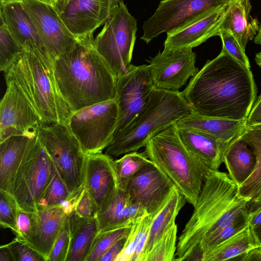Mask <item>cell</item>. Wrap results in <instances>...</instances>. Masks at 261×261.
Listing matches in <instances>:
<instances>
[{
    "label": "cell",
    "mask_w": 261,
    "mask_h": 261,
    "mask_svg": "<svg viewBox=\"0 0 261 261\" xmlns=\"http://www.w3.org/2000/svg\"><path fill=\"white\" fill-rule=\"evenodd\" d=\"M257 91L250 68L222 49L191 78L181 92L193 113L247 121L256 99Z\"/></svg>",
    "instance_id": "cell-1"
},
{
    "label": "cell",
    "mask_w": 261,
    "mask_h": 261,
    "mask_svg": "<svg viewBox=\"0 0 261 261\" xmlns=\"http://www.w3.org/2000/svg\"><path fill=\"white\" fill-rule=\"evenodd\" d=\"M94 38L77 40L54 61L58 88L72 112L116 98V77L95 49Z\"/></svg>",
    "instance_id": "cell-2"
},
{
    "label": "cell",
    "mask_w": 261,
    "mask_h": 261,
    "mask_svg": "<svg viewBox=\"0 0 261 261\" xmlns=\"http://www.w3.org/2000/svg\"><path fill=\"white\" fill-rule=\"evenodd\" d=\"M238 192V185L226 173L208 170L192 214L178 239L175 260H188L206 236L247 215L248 201Z\"/></svg>",
    "instance_id": "cell-3"
},
{
    "label": "cell",
    "mask_w": 261,
    "mask_h": 261,
    "mask_svg": "<svg viewBox=\"0 0 261 261\" xmlns=\"http://www.w3.org/2000/svg\"><path fill=\"white\" fill-rule=\"evenodd\" d=\"M5 72L6 82H14L22 90L43 124L67 125L72 111L58 88L54 60L46 51L31 41Z\"/></svg>",
    "instance_id": "cell-4"
},
{
    "label": "cell",
    "mask_w": 261,
    "mask_h": 261,
    "mask_svg": "<svg viewBox=\"0 0 261 261\" xmlns=\"http://www.w3.org/2000/svg\"><path fill=\"white\" fill-rule=\"evenodd\" d=\"M192 113L181 92L154 88L139 113L113 136L105 153L113 158L137 151L156 134Z\"/></svg>",
    "instance_id": "cell-5"
},
{
    "label": "cell",
    "mask_w": 261,
    "mask_h": 261,
    "mask_svg": "<svg viewBox=\"0 0 261 261\" xmlns=\"http://www.w3.org/2000/svg\"><path fill=\"white\" fill-rule=\"evenodd\" d=\"M144 152L194 206L210 169L188 150L179 138L175 123L152 137Z\"/></svg>",
    "instance_id": "cell-6"
},
{
    "label": "cell",
    "mask_w": 261,
    "mask_h": 261,
    "mask_svg": "<svg viewBox=\"0 0 261 261\" xmlns=\"http://www.w3.org/2000/svg\"><path fill=\"white\" fill-rule=\"evenodd\" d=\"M38 139L67 186L71 197L84 189L88 154L64 124H41L38 128Z\"/></svg>",
    "instance_id": "cell-7"
},
{
    "label": "cell",
    "mask_w": 261,
    "mask_h": 261,
    "mask_svg": "<svg viewBox=\"0 0 261 261\" xmlns=\"http://www.w3.org/2000/svg\"><path fill=\"white\" fill-rule=\"evenodd\" d=\"M137 20L124 3L119 4L93 40V46L115 77L126 73L137 37Z\"/></svg>",
    "instance_id": "cell-8"
},
{
    "label": "cell",
    "mask_w": 261,
    "mask_h": 261,
    "mask_svg": "<svg viewBox=\"0 0 261 261\" xmlns=\"http://www.w3.org/2000/svg\"><path fill=\"white\" fill-rule=\"evenodd\" d=\"M118 117L116 99L72 112L67 126L89 155L101 153L112 141Z\"/></svg>",
    "instance_id": "cell-9"
},
{
    "label": "cell",
    "mask_w": 261,
    "mask_h": 261,
    "mask_svg": "<svg viewBox=\"0 0 261 261\" xmlns=\"http://www.w3.org/2000/svg\"><path fill=\"white\" fill-rule=\"evenodd\" d=\"M51 160L37 136L29 145L13 182L12 195L21 209L34 213L49 181Z\"/></svg>",
    "instance_id": "cell-10"
},
{
    "label": "cell",
    "mask_w": 261,
    "mask_h": 261,
    "mask_svg": "<svg viewBox=\"0 0 261 261\" xmlns=\"http://www.w3.org/2000/svg\"><path fill=\"white\" fill-rule=\"evenodd\" d=\"M229 0H162L144 21L141 39L148 44L163 33L180 30L228 3Z\"/></svg>",
    "instance_id": "cell-11"
},
{
    "label": "cell",
    "mask_w": 261,
    "mask_h": 261,
    "mask_svg": "<svg viewBox=\"0 0 261 261\" xmlns=\"http://www.w3.org/2000/svg\"><path fill=\"white\" fill-rule=\"evenodd\" d=\"M154 88L149 65L132 64L126 73L116 77L118 117L114 136L139 113Z\"/></svg>",
    "instance_id": "cell-12"
},
{
    "label": "cell",
    "mask_w": 261,
    "mask_h": 261,
    "mask_svg": "<svg viewBox=\"0 0 261 261\" xmlns=\"http://www.w3.org/2000/svg\"><path fill=\"white\" fill-rule=\"evenodd\" d=\"M7 88L0 103V141L12 136L35 137L42 124L27 98L13 81L6 82Z\"/></svg>",
    "instance_id": "cell-13"
},
{
    "label": "cell",
    "mask_w": 261,
    "mask_h": 261,
    "mask_svg": "<svg viewBox=\"0 0 261 261\" xmlns=\"http://www.w3.org/2000/svg\"><path fill=\"white\" fill-rule=\"evenodd\" d=\"M46 50L53 60L71 49L77 40L57 10L39 0H21Z\"/></svg>",
    "instance_id": "cell-14"
},
{
    "label": "cell",
    "mask_w": 261,
    "mask_h": 261,
    "mask_svg": "<svg viewBox=\"0 0 261 261\" xmlns=\"http://www.w3.org/2000/svg\"><path fill=\"white\" fill-rule=\"evenodd\" d=\"M196 53L191 47L164 48L149 63L154 88L178 91L199 71L195 66Z\"/></svg>",
    "instance_id": "cell-15"
},
{
    "label": "cell",
    "mask_w": 261,
    "mask_h": 261,
    "mask_svg": "<svg viewBox=\"0 0 261 261\" xmlns=\"http://www.w3.org/2000/svg\"><path fill=\"white\" fill-rule=\"evenodd\" d=\"M175 188L172 181L152 162L130 178L126 191L130 202L140 204L154 217Z\"/></svg>",
    "instance_id": "cell-16"
},
{
    "label": "cell",
    "mask_w": 261,
    "mask_h": 261,
    "mask_svg": "<svg viewBox=\"0 0 261 261\" xmlns=\"http://www.w3.org/2000/svg\"><path fill=\"white\" fill-rule=\"evenodd\" d=\"M119 4L115 0H70L58 13L77 40L93 37Z\"/></svg>",
    "instance_id": "cell-17"
},
{
    "label": "cell",
    "mask_w": 261,
    "mask_h": 261,
    "mask_svg": "<svg viewBox=\"0 0 261 261\" xmlns=\"http://www.w3.org/2000/svg\"><path fill=\"white\" fill-rule=\"evenodd\" d=\"M114 161L113 158L102 152L87 156L84 188L97 212L107 203L118 188Z\"/></svg>",
    "instance_id": "cell-18"
},
{
    "label": "cell",
    "mask_w": 261,
    "mask_h": 261,
    "mask_svg": "<svg viewBox=\"0 0 261 261\" xmlns=\"http://www.w3.org/2000/svg\"><path fill=\"white\" fill-rule=\"evenodd\" d=\"M34 214L32 234L25 242L41 253L47 261L54 243L68 215L60 205L38 207Z\"/></svg>",
    "instance_id": "cell-19"
},
{
    "label": "cell",
    "mask_w": 261,
    "mask_h": 261,
    "mask_svg": "<svg viewBox=\"0 0 261 261\" xmlns=\"http://www.w3.org/2000/svg\"><path fill=\"white\" fill-rule=\"evenodd\" d=\"M227 5L228 3L224 5L180 30L167 34V38L164 43V48H193L211 37L218 36L220 26L226 14Z\"/></svg>",
    "instance_id": "cell-20"
},
{
    "label": "cell",
    "mask_w": 261,
    "mask_h": 261,
    "mask_svg": "<svg viewBox=\"0 0 261 261\" xmlns=\"http://www.w3.org/2000/svg\"><path fill=\"white\" fill-rule=\"evenodd\" d=\"M177 130L184 145L196 160L210 169L218 170L230 144L204 132L178 127Z\"/></svg>",
    "instance_id": "cell-21"
},
{
    "label": "cell",
    "mask_w": 261,
    "mask_h": 261,
    "mask_svg": "<svg viewBox=\"0 0 261 261\" xmlns=\"http://www.w3.org/2000/svg\"><path fill=\"white\" fill-rule=\"evenodd\" d=\"M251 7L250 0H229L219 28V31L230 32L244 51L248 41L257 34L259 27L257 19L250 14Z\"/></svg>",
    "instance_id": "cell-22"
},
{
    "label": "cell",
    "mask_w": 261,
    "mask_h": 261,
    "mask_svg": "<svg viewBox=\"0 0 261 261\" xmlns=\"http://www.w3.org/2000/svg\"><path fill=\"white\" fill-rule=\"evenodd\" d=\"M0 18L21 47L31 41L47 52L21 0H0Z\"/></svg>",
    "instance_id": "cell-23"
},
{
    "label": "cell",
    "mask_w": 261,
    "mask_h": 261,
    "mask_svg": "<svg viewBox=\"0 0 261 261\" xmlns=\"http://www.w3.org/2000/svg\"><path fill=\"white\" fill-rule=\"evenodd\" d=\"M178 127L208 133L228 144L241 136L246 129L247 121H238L204 116L192 113L177 120Z\"/></svg>",
    "instance_id": "cell-24"
},
{
    "label": "cell",
    "mask_w": 261,
    "mask_h": 261,
    "mask_svg": "<svg viewBox=\"0 0 261 261\" xmlns=\"http://www.w3.org/2000/svg\"><path fill=\"white\" fill-rule=\"evenodd\" d=\"M68 221L70 244L66 261H85L99 233L96 218H82L73 212Z\"/></svg>",
    "instance_id": "cell-25"
},
{
    "label": "cell",
    "mask_w": 261,
    "mask_h": 261,
    "mask_svg": "<svg viewBox=\"0 0 261 261\" xmlns=\"http://www.w3.org/2000/svg\"><path fill=\"white\" fill-rule=\"evenodd\" d=\"M33 138L12 136L1 142L0 190L12 195L16 174Z\"/></svg>",
    "instance_id": "cell-26"
},
{
    "label": "cell",
    "mask_w": 261,
    "mask_h": 261,
    "mask_svg": "<svg viewBox=\"0 0 261 261\" xmlns=\"http://www.w3.org/2000/svg\"><path fill=\"white\" fill-rule=\"evenodd\" d=\"M187 202L185 197L175 187L152 219L142 261L162 236L175 224L178 214Z\"/></svg>",
    "instance_id": "cell-27"
},
{
    "label": "cell",
    "mask_w": 261,
    "mask_h": 261,
    "mask_svg": "<svg viewBox=\"0 0 261 261\" xmlns=\"http://www.w3.org/2000/svg\"><path fill=\"white\" fill-rule=\"evenodd\" d=\"M248 146L240 137L229 145L224 156L228 175L239 186L250 176L255 167V155Z\"/></svg>",
    "instance_id": "cell-28"
},
{
    "label": "cell",
    "mask_w": 261,
    "mask_h": 261,
    "mask_svg": "<svg viewBox=\"0 0 261 261\" xmlns=\"http://www.w3.org/2000/svg\"><path fill=\"white\" fill-rule=\"evenodd\" d=\"M252 149L255 164L250 176L239 186V195L248 201V207L261 202V129H248L241 135Z\"/></svg>",
    "instance_id": "cell-29"
},
{
    "label": "cell",
    "mask_w": 261,
    "mask_h": 261,
    "mask_svg": "<svg viewBox=\"0 0 261 261\" xmlns=\"http://www.w3.org/2000/svg\"><path fill=\"white\" fill-rule=\"evenodd\" d=\"M260 246L249 225L203 253L202 261L233 260L240 255Z\"/></svg>",
    "instance_id": "cell-30"
},
{
    "label": "cell",
    "mask_w": 261,
    "mask_h": 261,
    "mask_svg": "<svg viewBox=\"0 0 261 261\" xmlns=\"http://www.w3.org/2000/svg\"><path fill=\"white\" fill-rule=\"evenodd\" d=\"M153 218L147 214L132 225L124 248L116 261H142Z\"/></svg>",
    "instance_id": "cell-31"
},
{
    "label": "cell",
    "mask_w": 261,
    "mask_h": 261,
    "mask_svg": "<svg viewBox=\"0 0 261 261\" xmlns=\"http://www.w3.org/2000/svg\"><path fill=\"white\" fill-rule=\"evenodd\" d=\"M130 202L127 191L117 188L107 203L97 212L99 232L122 227V214Z\"/></svg>",
    "instance_id": "cell-32"
},
{
    "label": "cell",
    "mask_w": 261,
    "mask_h": 261,
    "mask_svg": "<svg viewBox=\"0 0 261 261\" xmlns=\"http://www.w3.org/2000/svg\"><path fill=\"white\" fill-rule=\"evenodd\" d=\"M144 152L133 151L114 160L118 188L126 190L130 178L146 165L151 163Z\"/></svg>",
    "instance_id": "cell-33"
},
{
    "label": "cell",
    "mask_w": 261,
    "mask_h": 261,
    "mask_svg": "<svg viewBox=\"0 0 261 261\" xmlns=\"http://www.w3.org/2000/svg\"><path fill=\"white\" fill-rule=\"evenodd\" d=\"M70 197L67 186L51 161L49 181L38 203V208L60 205Z\"/></svg>",
    "instance_id": "cell-34"
},
{
    "label": "cell",
    "mask_w": 261,
    "mask_h": 261,
    "mask_svg": "<svg viewBox=\"0 0 261 261\" xmlns=\"http://www.w3.org/2000/svg\"><path fill=\"white\" fill-rule=\"evenodd\" d=\"M177 226L169 229L145 256L143 261H173L177 248Z\"/></svg>",
    "instance_id": "cell-35"
},
{
    "label": "cell",
    "mask_w": 261,
    "mask_h": 261,
    "mask_svg": "<svg viewBox=\"0 0 261 261\" xmlns=\"http://www.w3.org/2000/svg\"><path fill=\"white\" fill-rule=\"evenodd\" d=\"M22 48L11 34L6 24L0 22V69L6 72L14 63Z\"/></svg>",
    "instance_id": "cell-36"
},
{
    "label": "cell",
    "mask_w": 261,
    "mask_h": 261,
    "mask_svg": "<svg viewBox=\"0 0 261 261\" xmlns=\"http://www.w3.org/2000/svg\"><path fill=\"white\" fill-rule=\"evenodd\" d=\"M131 226L100 232L94 241L85 261H100L105 252L118 240L127 236Z\"/></svg>",
    "instance_id": "cell-37"
},
{
    "label": "cell",
    "mask_w": 261,
    "mask_h": 261,
    "mask_svg": "<svg viewBox=\"0 0 261 261\" xmlns=\"http://www.w3.org/2000/svg\"><path fill=\"white\" fill-rule=\"evenodd\" d=\"M20 207L11 194L0 190V224L10 229L17 236L18 233L17 218Z\"/></svg>",
    "instance_id": "cell-38"
},
{
    "label": "cell",
    "mask_w": 261,
    "mask_h": 261,
    "mask_svg": "<svg viewBox=\"0 0 261 261\" xmlns=\"http://www.w3.org/2000/svg\"><path fill=\"white\" fill-rule=\"evenodd\" d=\"M7 245L14 261H46L38 251L16 237Z\"/></svg>",
    "instance_id": "cell-39"
},
{
    "label": "cell",
    "mask_w": 261,
    "mask_h": 261,
    "mask_svg": "<svg viewBox=\"0 0 261 261\" xmlns=\"http://www.w3.org/2000/svg\"><path fill=\"white\" fill-rule=\"evenodd\" d=\"M218 36H220L222 42V49L241 64L250 68L248 58L237 40L229 32L220 30Z\"/></svg>",
    "instance_id": "cell-40"
},
{
    "label": "cell",
    "mask_w": 261,
    "mask_h": 261,
    "mask_svg": "<svg viewBox=\"0 0 261 261\" xmlns=\"http://www.w3.org/2000/svg\"><path fill=\"white\" fill-rule=\"evenodd\" d=\"M69 244L70 233L67 217L62 229L54 243L47 261H66Z\"/></svg>",
    "instance_id": "cell-41"
},
{
    "label": "cell",
    "mask_w": 261,
    "mask_h": 261,
    "mask_svg": "<svg viewBox=\"0 0 261 261\" xmlns=\"http://www.w3.org/2000/svg\"><path fill=\"white\" fill-rule=\"evenodd\" d=\"M34 223V213L28 212L20 208L17 218L18 233L16 237L27 242L31 236Z\"/></svg>",
    "instance_id": "cell-42"
},
{
    "label": "cell",
    "mask_w": 261,
    "mask_h": 261,
    "mask_svg": "<svg viewBox=\"0 0 261 261\" xmlns=\"http://www.w3.org/2000/svg\"><path fill=\"white\" fill-rule=\"evenodd\" d=\"M74 212L82 218L96 217L97 210L85 188L76 204Z\"/></svg>",
    "instance_id": "cell-43"
},
{
    "label": "cell",
    "mask_w": 261,
    "mask_h": 261,
    "mask_svg": "<svg viewBox=\"0 0 261 261\" xmlns=\"http://www.w3.org/2000/svg\"><path fill=\"white\" fill-rule=\"evenodd\" d=\"M127 236L123 237L115 242L105 252L100 261H116L124 248Z\"/></svg>",
    "instance_id": "cell-44"
},
{
    "label": "cell",
    "mask_w": 261,
    "mask_h": 261,
    "mask_svg": "<svg viewBox=\"0 0 261 261\" xmlns=\"http://www.w3.org/2000/svg\"><path fill=\"white\" fill-rule=\"evenodd\" d=\"M247 219L252 230L261 225V202L247 207Z\"/></svg>",
    "instance_id": "cell-45"
},
{
    "label": "cell",
    "mask_w": 261,
    "mask_h": 261,
    "mask_svg": "<svg viewBox=\"0 0 261 261\" xmlns=\"http://www.w3.org/2000/svg\"><path fill=\"white\" fill-rule=\"evenodd\" d=\"M233 260L261 261V245L252 248L235 258Z\"/></svg>",
    "instance_id": "cell-46"
},
{
    "label": "cell",
    "mask_w": 261,
    "mask_h": 261,
    "mask_svg": "<svg viewBox=\"0 0 261 261\" xmlns=\"http://www.w3.org/2000/svg\"><path fill=\"white\" fill-rule=\"evenodd\" d=\"M261 122V94L256 98L247 120V124Z\"/></svg>",
    "instance_id": "cell-47"
},
{
    "label": "cell",
    "mask_w": 261,
    "mask_h": 261,
    "mask_svg": "<svg viewBox=\"0 0 261 261\" xmlns=\"http://www.w3.org/2000/svg\"><path fill=\"white\" fill-rule=\"evenodd\" d=\"M53 6L58 13L62 11L70 0H39Z\"/></svg>",
    "instance_id": "cell-48"
},
{
    "label": "cell",
    "mask_w": 261,
    "mask_h": 261,
    "mask_svg": "<svg viewBox=\"0 0 261 261\" xmlns=\"http://www.w3.org/2000/svg\"><path fill=\"white\" fill-rule=\"evenodd\" d=\"M0 261H14L12 253L7 244L0 247Z\"/></svg>",
    "instance_id": "cell-49"
},
{
    "label": "cell",
    "mask_w": 261,
    "mask_h": 261,
    "mask_svg": "<svg viewBox=\"0 0 261 261\" xmlns=\"http://www.w3.org/2000/svg\"><path fill=\"white\" fill-rule=\"evenodd\" d=\"M258 243L261 245V225L253 230Z\"/></svg>",
    "instance_id": "cell-50"
},
{
    "label": "cell",
    "mask_w": 261,
    "mask_h": 261,
    "mask_svg": "<svg viewBox=\"0 0 261 261\" xmlns=\"http://www.w3.org/2000/svg\"><path fill=\"white\" fill-rule=\"evenodd\" d=\"M253 41L255 44L261 45V23L259 25L257 34L253 39Z\"/></svg>",
    "instance_id": "cell-51"
},
{
    "label": "cell",
    "mask_w": 261,
    "mask_h": 261,
    "mask_svg": "<svg viewBox=\"0 0 261 261\" xmlns=\"http://www.w3.org/2000/svg\"><path fill=\"white\" fill-rule=\"evenodd\" d=\"M261 129V122L247 124L246 129Z\"/></svg>",
    "instance_id": "cell-52"
},
{
    "label": "cell",
    "mask_w": 261,
    "mask_h": 261,
    "mask_svg": "<svg viewBox=\"0 0 261 261\" xmlns=\"http://www.w3.org/2000/svg\"><path fill=\"white\" fill-rule=\"evenodd\" d=\"M255 61L256 64L261 68V51L255 54Z\"/></svg>",
    "instance_id": "cell-53"
},
{
    "label": "cell",
    "mask_w": 261,
    "mask_h": 261,
    "mask_svg": "<svg viewBox=\"0 0 261 261\" xmlns=\"http://www.w3.org/2000/svg\"><path fill=\"white\" fill-rule=\"evenodd\" d=\"M119 4L124 3V0H115Z\"/></svg>",
    "instance_id": "cell-54"
}]
</instances>
